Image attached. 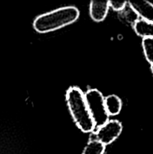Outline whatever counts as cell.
<instances>
[{
  "label": "cell",
  "mask_w": 153,
  "mask_h": 154,
  "mask_svg": "<svg viewBox=\"0 0 153 154\" xmlns=\"http://www.w3.org/2000/svg\"><path fill=\"white\" fill-rule=\"evenodd\" d=\"M105 106L109 115L115 116L119 114L122 109V101L116 95H110L104 99Z\"/></svg>",
  "instance_id": "obj_8"
},
{
  "label": "cell",
  "mask_w": 153,
  "mask_h": 154,
  "mask_svg": "<svg viewBox=\"0 0 153 154\" xmlns=\"http://www.w3.org/2000/svg\"><path fill=\"white\" fill-rule=\"evenodd\" d=\"M84 96L95 128L104 126L109 121L110 115L106 111L103 94L97 89H90L87 90Z\"/></svg>",
  "instance_id": "obj_3"
},
{
  "label": "cell",
  "mask_w": 153,
  "mask_h": 154,
  "mask_svg": "<svg viewBox=\"0 0 153 154\" xmlns=\"http://www.w3.org/2000/svg\"><path fill=\"white\" fill-rule=\"evenodd\" d=\"M105 147L98 140H92L86 146L82 154H104Z\"/></svg>",
  "instance_id": "obj_9"
},
{
  "label": "cell",
  "mask_w": 153,
  "mask_h": 154,
  "mask_svg": "<svg viewBox=\"0 0 153 154\" xmlns=\"http://www.w3.org/2000/svg\"><path fill=\"white\" fill-rule=\"evenodd\" d=\"M132 10L139 15L141 19L153 22V4L147 1L128 2Z\"/></svg>",
  "instance_id": "obj_5"
},
{
  "label": "cell",
  "mask_w": 153,
  "mask_h": 154,
  "mask_svg": "<svg viewBox=\"0 0 153 154\" xmlns=\"http://www.w3.org/2000/svg\"><path fill=\"white\" fill-rule=\"evenodd\" d=\"M128 2H113L109 1L110 7L112 8L114 11H120L124 10V8L126 7Z\"/></svg>",
  "instance_id": "obj_11"
},
{
  "label": "cell",
  "mask_w": 153,
  "mask_h": 154,
  "mask_svg": "<svg viewBox=\"0 0 153 154\" xmlns=\"http://www.w3.org/2000/svg\"><path fill=\"white\" fill-rule=\"evenodd\" d=\"M142 48L144 54L147 61L151 64L153 63V38H146L142 39Z\"/></svg>",
  "instance_id": "obj_10"
},
{
  "label": "cell",
  "mask_w": 153,
  "mask_h": 154,
  "mask_svg": "<svg viewBox=\"0 0 153 154\" xmlns=\"http://www.w3.org/2000/svg\"><path fill=\"white\" fill-rule=\"evenodd\" d=\"M134 29L136 34L143 38H153V22H148L142 19L136 20L134 24Z\"/></svg>",
  "instance_id": "obj_7"
},
{
  "label": "cell",
  "mask_w": 153,
  "mask_h": 154,
  "mask_svg": "<svg viewBox=\"0 0 153 154\" xmlns=\"http://www.w3.org/2000/svg\"><path fill=\"white\" fill-rule=\"evenodd\" d=\"M109 8V1H92L89 6V13L92 19L96 22L104 20L107 15Z\"/></svg>",
  "instance_id": "obj_6"
},
{
  "label": "cell",
  "mask_w": 153,
  "mask_h": 154,
  "mask_svg": "<svg viewBox=\"0 0 153 154\" xmlns=\"http://www.w3.org/2000/svg\"><path fill=\"white\" fill-rule=\"evenodd\" d=\"M151 69H152V73H153V63L152 64H151Z\"/></svg>",
  "instance_id": "obj_12"
},
{
  "label": "cell",
  "mask_w": 153,
  "mask_h": 154,
  "mask_svg": "<svg viewBox=\"0 0 153 154\" xmlns=\"http://www.w3.org/2000/svg\"><path fill=\"white\" fill-rule=\"evenodd\" d=\"M66 100L70 112L76 126L85 133L92 132L95 129L86 102L84 93L77 87H71L67 90Z\"/></svg>",
  "instance_id": "obj_2"
},
{
  "label": "cell",
  "mask_w": 153,
  "mask_h": 154,
  "mask_svg": "<svg viewBox=\"0 0 153 154\" xmlns=\"http://www.w3.org/2000/svg\"><path fill=\"white\" fill-rule=\"evenodd\" d=\"M122 131V125L118 120H109L104 126L98 129L95 132L96 140L105 146L111 144L120 135Z\"/></svg>",
  "instance_id": "obj_4"
},
{
  "label": "cell",
  "mask_w": 153,
  "mask_h": 154,
  "mask_svg": "<svg viewBox=\"0 0 153 154\" xmlns=\"http://www.w3.org/2000/svg\"><path fill=\"white\" fill-rule=\"evenodd\" d=\"M79 16L80 11L76 7H63L38 16L34 20L33 26L38 32H49L73 23Z\"/></svg>",
  "instance_id": "obj_1"
}]
</instances>
